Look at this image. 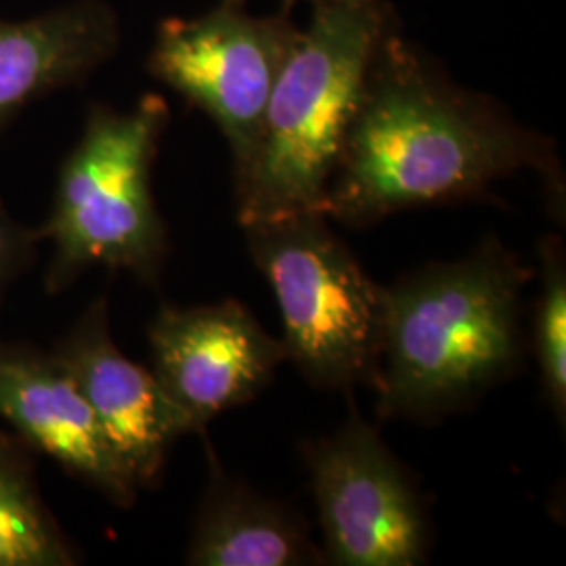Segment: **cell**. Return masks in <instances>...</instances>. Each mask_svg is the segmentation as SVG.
<instances>
[{"label": "cell", "instance_id": "obj_1", "mask_svg": "<svg viewBox=\"0 0 566 566\" xmlns=\"http://www.w3.org/2000/svg\"><path fill=\"white\" fill-rule=\"evenodd\" d=\"M523 170L544 179L547 200L563 214L556 143L493 97L451 81L395 20L367 67L324 214L364 229L403 210L479 200Z\"/></svg>", "mask_w": 566, "mask_h": 566}, {"label": "cell", "instance_id": "obj_2", "mask_svg": "<svg viewBox=\"0 0 566 566\" xmlns=\"http://www.w3.org/2000/svg\"><path fill=\"white\" fill-rule=\"evenodd\" d=\"M533 273L491 238L385 287L380 416L437 420L506 380L521 361V298Z\"/></svg>", "mask_w": 566, "mask_h": 566}, {"label": "cell", "instance_id": "obj_3", "mask_svg": "<svg viewBox=\"0 0 566 566\" xmlns=\"http://www.w3.org/2000/svg\"><path fill=\"white\" fill-rule=\"evenodd\" d=\"M392 21L386 0L313 7L266 103L254 154L233 177L242 227L324 212L367 67Z\"/></svg>", "mask_w": 566, "mask_h": 566}, {"label": "cell", "instance_id": "obj_4", "mask_svg": "<svg viewBox=\"0 0 566 566\" xmlns=\"http://www.w3.org/2000/svg\"><path fill=\"white\" fill-rule=\"evenodd\" d=\"M170 107L158 93L128 112L93 103L81 139L60 166L53 203L36 229L53 243L44 290L60 294L91 266L128 271L158 285L168 235L151 189Z\"/></svg>", "mask_w": 566, "mask_h": 566}, {"label": "cell", "instance_id": "obj_5", "mask_svg": "<svg viewBox=\"0 0 566 566\" xmlns=\"http://www.w3.org/2000/svg\"><path fill=\"white\" fill-rule=\"evenodd\" d=\"M242 229L252 261L277 296L285 357L319 388L374 386L385 285L365 273L324 212Z\"/></svg>", "mask_w": 566, "mask_h": 566}, {"label": "cell", "instance_id": "obj_6", "mask_svg": "<svg viewBox=\"0 0 566 566\" xmlns=\"http://www.w3.org/2000/svg\"><path fill=\"white\" fill-rule=\"evenodd\" d=\"M301 28L282 15H252L221 0L198 18L158 25L147 70L214 122L231 149L233 177L250 163L264 109Z\"/></svg>", "mask_w": 566, "mask_h": 566}, {"label": "cell", "instance_id": "obj_7", "mask_svg": "<svg viewBox=\"0 0 566 566\" xmlns=\"http://www.w3.org/2000/svg\"><path fill=\"white\" fill-rule=\"evenodd\" d=\"M324 531L336 566H416L430 546L428 510L378 430L353 409L334 434L304 446Z\"/></svg>", "mask_w": 566, "mask_h": 566}, {"label": "cell", "instance_id": "obj_8", "mask_svg": "<svg viewBox=\"0 0 566 566\" xmlns=\"http://www.w3.org/2000/svg\"><path fill=\"white\" fill-rule=\"evenodd\" d=\"M147 338L151 374L189 434H202L221 411L252 401L287 359L282 340L231 298L189 308L164 304Z\"/></svg>", "mask_w": 566, "mask_h": 566}, {"label": "cell", "instance_id": "obj_9", "mask_svg": "<svg viewBox=\"0 0 566 566\" xmlns=\"http://www.w3.org/2000/svg\"><path fill=\"white\" fill-rule=\"evenodd\" d=\"M0 418L36 453L53 458L114 506L137 502V481L53 350L0 343Z\"/></svg>", "mask_w": 566, "mask_h": 566}, {"label": "cell", "instance_id": "obj_10", "mask_svg": "<svg viewBox=\"0 0 566 566\" xmlns=\"http://www.w3.org/2000/svg\"><path fill=\"white\" fill-rule=\"evenodd\" d=\"M53 353L76 380L139 489L156 485L168 449L189 428L151 369L130 361L114 343L105 296L86 306Z\"/></svg>", "mask_w": 566, "mask_h": 566}, {"label": "cell", "instance_id": "obj_11", "mask_svg": "<svg viewBox=\"0 0 566 566\" xmlns=\"http://www.w3.org/2000/svg\"><path fill=\"white\" fill-rule=\"evenodd\" d=\"M120 41V18L105 0L0 20V130L30 103L82 84L116 55Z\"/></svg>", "mask_w": 566, "mask_h": 566}, {"label": "cell", "instance_id": "obj_12", "mask_svg": "<svg viewBox=\"0 0 566 566\" xmlns=\"http://www.w3.org/2000/svg\"><path fill=\"white\" fill-rule=\"evenodd\" d=\"M210 476L198 510L187 565L304 566L327 565L308 526L277 500L233 479L208 447Z\"/></svg>", "mask_w": 566, "mask_h": 566}, {"label": "cell", "instance_id": "obj_13", "mask_svg": "<svg viewBox=\"0 0 566 566\" xmlns=\"http://www.w3.org/2000/svg\"><path fill=\"white\" fill-rule=\"evenodd\" d=\"M81 556L42 497L36 451L0 430V566H74Z\"/></svg>", "mask_w": 566, "mask_h": 566}, {"label": "cell", "instance_id": "obj_14", "mask_svg": "<svg viewBox=\"0 0 566 566\" xmlns=\"http://www.w3.org/2000/svg\"><path fill=\"white\" fill-rule=\"evenodd\" d=\"M542 287L535 303L533 344L542 369L546 399L560 424L566 413V264L560 238L539 242Z\"/></svg>", "mask_w": 566, "mask_h": 566}, {"label": "cell", "instance_id": "obj_15", "mask_svg": "<svg viewBox=\"0 0 566 566\" xmlns=\"http://www.w3.org/2000/svg\"><path fill=\"white\" fill-rule=\"evenodd\" d=\"M39 243V231L15 221L0 202V308L11 285L34 263Z\"/></svg>", "mask_w": 566, "mask_h": 566}, {"label": "cell", "instance_id": "obj_16", "mask_svg": "<svg viewBox=\"0 0 566 566\" xmlns=\"http://www.w3.org/2000/svg\"><path fill=\"white\" fill-rule=\"evenodd\" d=\"M233 2H242L245 4L248 0H233ZM285 4H294V2H308L313 7H319V4H334V2H353V0H283Z\"/></svg>", "mask_w": 566, "mask_h": 566}]
</instances>
